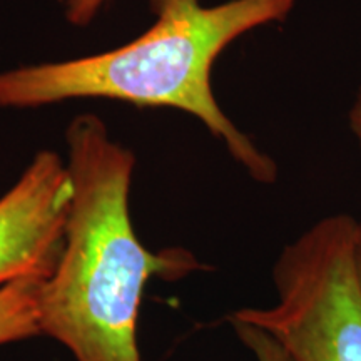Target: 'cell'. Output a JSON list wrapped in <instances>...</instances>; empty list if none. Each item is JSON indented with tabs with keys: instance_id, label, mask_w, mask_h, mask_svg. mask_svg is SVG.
Instances as JSON below:
<instances>
[{
	"instance_id": "5b68a950",
	"label": "cell",
	"mask_w": 361,
	"mask_h": 361,
	"mask_svg": "<svg viewBox=\"0 0 361 361\" xmlns=\"http://www.w3.org/2000/svg\"><path fill=\"white\" fill-rule=\"evenodd\" d=\"M42 276H22L0 286V346L40 335L39 293Z\"/></svg>"
},
{
	"instance_id": "3957f363",
	"label": "cell",
	"mask_w": 361,
	"mask_h": 361,
	"mask_svg": "<svg viewBox=\"0 0 361 361\" xmlns=\"http://www.w3.org/2000/svg\"><path fill=\"white\" fill-rule=\"evenodd\" d=\"M356 221L329 214L288 243L273 266L274 301L228 319L264 329L293 361H361V296L351 246Z\"/></svg>"
},
{
	"instance_id": "ba28073f",
	"label": "cell",
	"mask_w": 361,
	"mask_h": 361,
	"mask_svg": "<svg viewBox=\"0 0 361 361\" xmlns=\"http://www.w3.org/2000/svg\"><path fill=\"white\" fill-rule=\"evenodd\" d=\"M351 264H353L355 283L361 296V223L356 221L353 233V246H351Z\"/></svg>"
},
{
	"instance_id": "8992f818",
	"label": "cell",
	"mask_w": 361,
	"mask_h": 361,
	"mask_svg": "<svg viewBox=\"0 0 361 361\" xmlns=\"http://www.w3.org/2000/svg\"><path fill=\"white\" fill-rule=\"evenodd\" d=\"M228 323L231 324L239 341L246 346L256 361H293L281 348V345L264 329L245 322H236V319H228Z\"/></svg>"
},
{
	"instance_id": "6da1fadb",
	"label": "cell",
	"mask_w": 361,
	"mask_h": 361,
	"mask_svg": "<svg viewBox=\"0 0 361 361\" xmlns=\"http://www.w3.org/2000/svg\"><path fill=\"white\" fill-rule=\"evenodd\" d=\"M72 200L64 246L39 293V331L75 361H141L139 306L151 278L176 281L201 263L189 251H149L129 211L135 157L96 114L66 130Z\"/></svg>"
},
{
	"instance_id": "7a4b0ae2",
	"label": "cell",
	"mask_w": 361,
	"mask_h": 361,
	"mask_svg": "<svg viewBox=\"0 0 361 361\" xmlns=\"http://www.w3.org/2000/svg\"><path fill=\"white\" fill-rule=\"evenodd\" d=\"M147 2L154 24L121 47L0 72V107L34 109L106 99L178 109L201 121L252 179L273 184L276 162L224 114L211 74L229 44L252 29L286 20L298 0H228L211 7L201 0Z\"/></svg>"
},
{
	"instance_id": "52a82bcc",
	"label": "cell",
	"mask_w": 361,
	"mask_h": 361,
	"mask_svg": "<svg viewBox=\"0 0 361 361\" xmlns=\"http://www.w3.org/2000/svg\"><path fill=\"white\" fill-rule=\"evenodd\" d=\"M111 0H66L64 16L71 25H89Z\"/></svg>"
},
{
	"instance_id": "277c9868",
	"label": "cell",
	"mask_w": 361,
	"mask_h": 361,
	"mask_svg": "<svg viewBox=\"0 0 361 361\" xmlns=\"http://www.w3.org/2000/svg\"><path fill=\"white\" fill-rule=\"evenodd\" d=\"M72 200L66 159L42 149L0 197V286L56 268Z\"/></svg>"
},
{
	"instance_id": "9c48e42d",
	"label": "cell",
	"mask_w": 361,
	"mask_h": 361,
	"mask_svg": "<svg viewBox=\"0 0 361 361\" xmlns=\"http://www.w3.org/2000/svg\"><path fill=\"white\" fill-rule=\"evenodd\" d=\"M348 124L351 133H353V137L358 142V147L361 151V89L360 92L356 94L353 104H351L350 112H348Z\"/></svg>"
}]
</instances>
